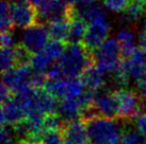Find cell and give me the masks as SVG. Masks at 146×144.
I'll list each match as a JSON object with an SVG mask.
<instances>
[{"instance_id": "obj_1", "label": "cell", "mask_w": 146, "mask_h": 144, "mask_svg": "<svg viewBox=\"0 0 146 144\" xmlns=\"http://www.w3.org/2000/svg\"><path fill=\"white\" fill-rule=\"evenodd\" d=\"M92 144H122L124 128L118 119L97 117L85 123Z\"/></svg>"}, {"instance_id": "obj_2", "label": "cell", "mask_w": 146, "mask_h": 144, "mask_svg": "<svg viewBox=\"0 0 146 144\" xmlns=\"http://www.w3.org/2000/svg\"><path fill=\"white\" fill-rule=\"evenodd\" d=\"M58 63L66 79H75L80 77L85 69L94 64V60L82 44H68Z\"/></svg>"}, {"instance_id": "obj_3", "label": "cell", "mask_w": 146, "mask_h": 144, "mask_svg": "<svg viewBox=\"0 0 146 144\" xmlns=\"http://www.w3.org/2000/svg\"><path fill=\"white\" fill-rule=\"evenodd\" d=\"M94 64L104 73L115 72L122 60L119 44L115 37H108L93 53Z\"/></svg>"}, {"instance_id": "obj_4", "label": "cell", "mask_w": 146, "mask_h": 144, "mask_svg": "<svg viewBox=\"0 0 146 144\" xmlns=\"http://www.w3.org/2000/svg\"><path fill=\"white\" fill-rule=\"evenodd\" d=\"M118 106L117 119L128 123L140 116L143 108V99L139 93L129 89H118L113 92Z\"/></svg>"}, {"instance_id": "obj_5", "label": "cell", "mask_w": 146, "mask_h": 144, "mask_svg": "<svg viewBox=\"0 0 146 144\" xmlns=\"http://www.w3.org/2000/svg\"><path fill=\"white\" fill-rule=\"evenodd\" d=\"M110 26L106 15L98 17L88 24V29L81 44L86 49V51L93 55V53L108 38Z\"/></svg>"}, {"instance_id": "obj_6", "label": "cell", "mask_w": 146, "mask_h": 144, "mask_svg": "<svg viewBox=\"0 0 146 144\" xmlns=\"http://www.w3.org/2000/svg\"><path fill=\"white\" fill-rule=\"evenodd\" d=\"M9 2L10 15L14 27L27 29L37 24L36 10L28 0H9Z\"/></svg>"}, {"instance_id": "obj_7", "label": "cell", "mask_w": 146, "mask_h": 144, "mask_svg": "<svg viewBox=\"0 0 146 144\" xmlns=\"http://www.w3.org/2000/svg\"><path fill=\"white\" fill-rule=\"evenodd\" d=\"M49 41L47 27L43 24H35L25 29L21 34V43L31 54L41 52Z\"/></svg>"}, {"instance_id": "obj_8", "label": "cell", "mask_w": 146, "mask_h": 144, "mask_svg": "<svg viewBox=\"0 0 146 144\" xmlns=\"http://www.w3.org/2000/svg\"><path fill=\"white\" fill-rule=\"evenodd\" d=\"M37 24H47L50 21L70 15V8L65 0H44L36 9Z\"/></svg>"}, {"instance_id": "obj_9", "label": "cell", "mask_w": 146, "mask_h": 144, "mask_svg": "<svg viewBox=\"0 0 146 144\" xmlns=\"http://www.w3.org/2000/svg\"><path fill=\"white\" fill-rule=\"evenodd\" d=\"M32 74L33 70L30 65L16 66L15 68L2 73V84L7 86L12 94H14L18 89L28 84Z\"/></svg>"}, {"instance_id": "obj_10", "label": "cell", "mask_w": 146, "mask_h": 144, "mask_svg": "<svg viewBox=\"0 0 146 144\" xmlns=\"http://www.w3.org/2000/svg\"><path fill=\"white\" fill-rule=\"evenodd\" d=\"M26 120V113L21 104L14 98L5 101L1 106V125H14L18 124Z\"/></svg>"}, {"instance_id": "obj_11", "label": "cell", "mask_w": 146, "mask_h": 144, "mask_svg": "<svg viewBox=\"0 0 146 144\" xmlns=\"http://www.w3.org/2000/svg\"><path fill=\"white\" fill-rule=\"evenodd\" d=\"M94 107L100 117L109 119H117L118 106L113 92L98 93L94 100Z\"/></svg>"}, {"instance_id": "obj_12", "label": "cell", "mask_w": 146, "mask_h": 144, "mask_svg": "<svg viewBox=\"0 0 146 144\" xmlns=\"http://www.w3.org/2000/svg\"><path fill=\"white\" fill-rule=\"evenodd\" d=\"M64 141H69L73 144H89L90 139L88 129L81 120L65 123L62 129Z\"/></svg>"}, {"instance_id": "obj_13", "label": "cell", "mask_w": 146, "mask_h": 144, "mask_svg": "<svg viewBox=\"0 0 146 144\" xmlns=\"http://www.w3.org/2000/svg\"><path fill=\"white\" fill-rule=\"evenodd\" d=\"M80 79L85 88L93 92L98 91L106 85L105 73L95 64H92L85 69Z\"/></svg>"}, {"instance_id": "obj_14", "label": "cell", "mask_w": 146, "mask_h": 144, "mask_svg": "<svg viewBox=\"0 0 146 144\" xmlns=\"http://www.w3.org/2000/svg\"><path fill=\"white\" fill-rule=\"evenodd\" d=\"M82 106L78 99H63L59 103L57 113L64 123L80 120Z\"/></svg>"}, {"instance_id": "obj_15", "label": "cell", "mask_w": 146, "mask_h": 144, "mask_svg": "<svg viewBox=\"0 0 146 144\" xmlns=\"http://www.w3.org/2000/svg\"><path fill=\"white\" fill-rule=\"evenodd\" d=\"M116 39L119 44L121 49V56L122 58H129L138 49L135 46V35L134 30L130 27L121 29L116 34Z\"/></svg>"}, {"instance_id": "obj_16", "label": "cell", "mask_w": 146, "mask_h": 144, "mask_svg": "<svg viewBox=\"0 0 146 144\" xmlns=\"http://www.w3.org/2000/svg\"><path fill=\"white\" fill-rule=\"evenodd\" d=\"M46 27L48 30L50 40L66 43L69 33V27H70V18L62 17L59 19L52 20L49 24H47Z\"/></svg>"}, {"instance_id": "obj_17", "label": "cell", "mask_w": 146, "mask_h": 144, "mask_svg": "<svg viewBox=\"0 0 146 144\" xmlns=\"http://www.w3.org/2000/svg\"><path fill=\"white\" fill-rule=\"evenodd\" d=\"M146 13L145 0H130L128 7L123 12V19L129 24L138 22L140 18Z\"/></svg>"}, {"instance_id": "obj_18", "label": "cell", "mask_w": 146, "mask_h": 144, "mask_svg": "<svg viewBox=\"0 0 146 144\" xmlns=\"http://www.w3.org/2000/svg\"><path fill=\"white\" fill-rule=\"evenodd\" d=\"M88 29V24L83 20L79 18H73L70 19V27H69V33L66 43L68 44H81L84 38L85 32Z\"/></svg>"}, {"instance_id": "obj_19", "label": "cell", "mask_w": 146, "mask_h": 144, "mask_svg": "<svg viewBox=\"0 0 146 144\" xmlns=\"http://www.w3.org/2000/svg\"><path fill=\"white\" fill-rule=\"evenodd\" d=\"M66 46L67 45L64 41L49 40L48 44L46 45V47L42 51L44 52V54L47 56V58L51 63H58L63 55L65 49H66Z\"/></svg>"}, {"instance_id": "obj_20", "label": "cell", "mask_w": 146, "mask_h": 144, "mask_svg": "<svg viewBox=\"0 0 146 144\" xmlns=\"http://www.w3.org/2000/svg\"><path fill=\"white\" fill-rule=\"evenodd\" d=\"M66 87H67V79L61 80H47L44 90L49 94L54 96L56 99H65L66 96Z\"/></svg>"}, {"instance_id": "obj_21", "label": "cell", "mask_w": 146, "mask_h": 144, "mask_svg": "<svg viewBox=\"0 0 146 144\" xmlns=\"http://www.w3.org/2000/svg\"><path fill=\"white\" fill-rule=\"evenodd\" d=\"M53 64L47 58L44 52H37L35 54H32L31 60H30V66L32 68L33 72L35 73H44L47 71V69L50 67V65Z\"/></svg>"}, {"instance_id": "obj_22", "label": "cell", "mask_w": 146, "mask_h": 144, "mask_svg": "<svg viewBox=\"0 0 146 144\" xmlns=\"http://www.w3.org/2000/svg\"><path fill=\"white\" fill-rule=\"evenodd\" d=\"M16 67L14 47L1 48V71L2 73Z\"/></svg>"}, {"instance_id": "obj_23", "label": "cell", "mask_w": 146, "mask_h": 144, "mask_svg": "<svg viewBox=\"0 0 146 144\" xmlns=\"http://www.w3.org/2000/svg\"><path fill=\"white\" fill-rule=\"evenodd\" d=\"M83 88H84V85L80 77L67 79L65 99H78L83 93Z\"/></svg>"}, {"instance_id": "obj_24", "label": "cell", "mask_w": 146, "mask_h": 144, "mask_svg": "<svg viewBox=\"0 0 146 144\" xmlns=\"http://www.w3.org/2000/svg\"><path fill=\"white\" fill-rule=\"evenodd\" d=\"M1 33L12 32L13 22L10 15V2L9 0H2L1 2V20H0Z\"/></svg>"}, {"instance_id": "obj_25", "label": "cell", "mask_w": 146, "mask_h": 144, "mask_svg": "<svg viewBox=\"0 0 146 144\" xmlns=\"http://www.w3.org/2000/svg\"><path fill=\"white\" fill-rule=\"evenodd\" d=\"M64 122L56 113H49L46 115L44 118V129L45 132H61L64 127Z\"/></svg>"}, {"instance_id": "obj_26", "label": "cell", "mask_w": 146, "mask_h": 144, "mask_svg": "<svg viewBox=\"0 0 146 144\" xmlns=\"http://www.w3.org/2000/svg\"><path fill=\"white\" fill-rule=\"evenodd\" d=\"M122 144H146V137L143 136L139 129L128 128L124 129Z\"/></svg>"}, {"instance_id": "obj_27", "label": "cell", "mask_w": 146, "mask_h": 144, "mask_svg": "<svg viewBox=\"0 0 146 144\" xmlns=\"http://www.w3.org/2000/svg\"><path fill=\"white\" fill-rule=\"evenodd\" d=\"M130 0H104V5L114 13H123L128 7Z\"/></svg>"}, {"instance_id": "obj_28", "label": "cell", "mask_w": 146, "mask_h": 144, "mask_svg": "<svg viewBox=\"0 0 146 144\" xmlns=\"http://www.w3.org/2000/svg\"><path fill=\"white\" fill-rule=\"evenodd\" d=\"M64 138L61 132H45L42 136L41 144H63Z\"/></svg>"}, {"instance_id": "obj_29", "label": "cell", "mask_w": 146, "mask_h": 144, "mask_svg": "<svg viewBox=\"0 0 146 144\" xmlns=\"http://www.w3.org/2000/svg\"><path fill=\"white\" fill-rule=\"evenodd\" d=\"M1 144H19L13 126H2L1 129Z\"/></svg>"}, {"instance_id": "obj_30", "label": "cell", "mask_w": 146, "mask_h": 144, "mask_svg": "<svg viewBox=\"0 0 146 144\" xmlns=\"http://www.w3.org/2000/svg\"><path fill=\"white\" fill-rule=\"evenodd\" d=\"M45 75L47 80H61V79H66L63 74L62 68L60 67L59 63H53L50 65V67L45 72Z\"/></svg>"}, {"instance_id": "obj_31", "label": "cell", "mask_w": 146, "mask_h": 144, "mask_svg": "<svg viewBox=\"0 0 146 144\" xmlns=\"http://www.w3.org/2000/svg\"><path fill=\"white\" fill-rule=\"evenodd\" d=\"M135 124H137V128L139 129V132H141L143 136L146 137V112L140 115L137 118Z\"/></svg>"}, {"instance_id": "obj_32", "label": "cell", "mask_w": 146, "mask_h": 144, "mask_svg": "<svg viewBox=\"0 0 146 144\" xmlns=\"http://www.w3.org/2000/svg\"><path fill=\"white\" fill-rule=\"evenodd\" d=\"M13 47V37L11 32L1 33V48Z\"/></svg>"}, {"instance_id": "obj_33", "label": "cell", "mask_w": 146, "mask_h": 144, "mask_svg": "<svg viewBox=\"0 0 146 144\" xmlns=\"http://www.w3.org/2000/svg\"><path fill=\"white\" fill-rule=\"evenodd\" d=\"M137 92H138L139 96H141L143 100H145L146 99V76L138 83V91Z\"/></svg>"}, {"instance_id": "obj_34", "label": "cell", "mask_w": 146, "mask_h": 144, "mask_svg": "<svg viewBox=\"0 0 146 144\" xmlns=\"http://www.w3.org/2000/svg\"><path fill=\"white\" fill-rule=\"evenodd\" d=\"M139 44H140V49L146 54V34L144 32L140 34V37H139Z\"/></svg>"}, {"instance_id": "obj_35", "label": "cell", "mask_w": 146, "mask_h": 144, "mask_svg": "<svg viewBox=\"0 0 146 144\" xmlns=\"http://www.w3.org/2000/svg\"><path fill=\"white\" fill-rule=\"evenodd\" d=\"M29 1V3L32 5L34 9H36L37 7H40L42 4V2L44 1V0H28Z\"/></svg>"}, {"instance_id": "obj_36", "label": "cell", "mask_w": 146, "mask_h": 144, "mask_svg": "<svg viewBox=\"0 0 146 144\" xmlns=\"http://www.w3.org/2000/svg\"><path fill=\"white\" fill-rule=\"evenodd\" d=\"M143 30H144V33L146 34V15H145L144 20H143Z\"/></svg>"}, {"instance_id": "obj_37", "label": "cell", "mask_w": 146, "mask_h": 144, "mask_svg": "<svg viewBox=\"0 0 146 144\" xmlns=\"http://www.w3.org/2000/svg\"><path fill=\"white\" fill-rule=\"evenodd\" d=\"M63 144H73L72 142H69V141H64V143Z\"/></svg>"}]
</instances>
